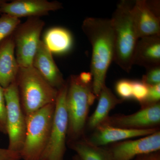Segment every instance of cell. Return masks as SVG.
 <instances>
[{
    "label": "cell",
    "mask_w": 160,
    "mask_h": 160,
    "mask_svg": "<svg viewBox=\"0 0 160 160\" xmlns=\"http://www.w3.org/2000/svg\"><path fill=\"white\" fill-rule=\"evenodd\" d=\"M82 29L92 47L90 72L92 92L98 98L106 86V74L114 59L113 28L110 19L91 17L84 20Z\"/></svg>",
    "instance_id": "cell-1"
},
{
    "label": "cell",
    "mask_w": 160,
    "mask_h": 160,
    "mask_svg": "<svg viewBox=\"0 0 160 160\" xmlns=\"http://www.w3.org/2000/svg\"><path fill=\"white\" fill-rule=\"evenodd\" d=\"M134 2L121 1L110 19L114 38L113 61L124 71H130L138 41L131 10Z\"/></svg>",
    "instance_id": "cell-2"
},
{
    "label": "cell",
    "mask_w": 160,
    "mask_h": 160,
    "mask_svg": "<svg viewBox=\"0 0 160 160\" xmlns=\"http://www.w3.org/2000/svg\"><path fill=\"white\" fill-rule=\"evenodd\" d=\"M16 82L26 116L55 103L58 90L50 86L33 66L19 67Z\"/></svg>",
    "instance_id": "cell-3"
},
{
    "label": "cell",
    "mask_w": 160,
    "mask_h": 160,
    "mask_svg": "<svg viewBox=\"0 0 160 160\" xmlns=\"http://www.w3.org/2000/svg\"><path fill=\"white\" fill-rule=\"evenodd\" d=\"M66 106L68 118L67 138L70 143L78 140L84 133L89 108L97 98L92 85H85L78 76L72 75L68 81Z\"/></svg>",
    "instance_id": "cell-4"
},
{
    "label": "cell",
    "mask_w": 160,
    "mask_h": 160,
    "mask_svg": "<svg viewBox=\"0 0 160 160\" xmlns=\"http://www.w3.org/2000/svg\"><path fill=\"white\" fill-rule=\"evenodd\" d=\"M55 103L44 106L26 116V137L20 152L24 160H40L49 142Z\"/></svg>",
    "instance_id": "cell-5"
},
{
    "label": "cell",
    "mask_w": 160,
    "mask_h": 160,
    "mask_svg": "<svg viewBox=\"0 0 160 160\" xmlns=\"http://www.w3.org/2000/svg\"><path fill=\"white\" fill-rule=\"evenodd\" d=\"M68 82L58 90L49 142L40 160H63L66 151L68 118L66 106Z\"/></svg>",
    "instance_id": "cell-6"
},
{
    "label": "cell",
    "mask_w": 160,
    "mask_h": 160,
    "mask_svg": "<svg viewBox=\"0 0 160 160\" xmlns=\"http://www.w3.org/2000/svg\"><path fill=\"white\" fill-rule=\"evenodd\" d=\"M45 22L40 17L28 18L12 32L16 58L19 67L32 66Z\"/></svg>",
    "instance_id": "cell-7"
},
{
    "label": "cell",
    "mask_w": 160,
    "mask_h": 160,
    "mask_svg": "<svg viewBox=\"0 0 160 160\" xmlns=\"http://www.w3.org/2000/svg\"><path fill=\"white\" fill-rule=\"evenodd\" d=\"M7 111V131L9 136L8 149L20 154L26 137V116L21 106L16 80L4 89Z\"/></svg>",
    "instance_id": "cell-8"
},
{
    "label": "cell",
    "mask_w": 160,
    "mask_h": 160,
    "mask_svg": "<svg viewBox=\"0 0 160 160\" xmlns=\"http://www.w3.org/2000/svg\"><path fill=\"white\" fill-rule=\"evenodd\" d=\"M131 13L139 39L146 37L160 36L159 2L137 0L134 2Z\"/></svg>",
    "instance_id": "cell-9"
},
{
    "label": "cell",
    "mask_w": 160,
    "mask_h": 160,
    "mask_svg": "<svg viewBox=\"0 0 160 160\" xmlns=\"http://www.w3.org/2000/svg\"><path fill=\"white\" fill-rule=\"evenodd\" d=\"M112 160H133L140 155L160 150V131L135 140L113 143L108 148Z\"/></svg>",
    "instance_id": "cell-10"
},
{
    "label": "cell",
    "mask_w": 160,
    "mask_h": 160,
    "mask_svg": "<svg viewBox=\"0 0 160 160\" xmlns=\"http://www.w3.org/2000/svg\"><path fill=\"white\" fill-rule=\"evenodd\" d=\"M160 102L142 108L133 114L109 116L103 124L123 129H145L158 128Z\"/></svg>",
    "instance_id": "cell-11"
},
{
    "label": "cell",
    "mask_w": 160,
    "mask_h": 160,
    "mask_svg": "<svg viewBox=\"0 0 160 160\" xmlns=\"http://www.w3.org/2000/svg\"><path fill=\"white\" fill-rule=\"evenodd\" d=\"M62 8L61 3L46 0H17L7 2L0 1V14H7L19 18L22 17H40L47 15L49 12Z\"/></svg>",
    "instance_id": "cell-12"
},
{
    "label": "cell",
    "mask_w": 160,
    "mask_h": 160,
    "mask_svg": "<svg viewBox=\"0 0 160 160\" xmlns=\"http://www.w3.org/2000/svg\"><path fill=\"white\" fill-rule=\"evenodd\" d=\"M159 130L158 128L145 129H123L102 124L93 130L90 137L85 139L93 146L103 147L111 143L146 136Z\"/></svg>",
    "instance_id": "cell-13"
},
{
    "label": "cell",
    "mask_w": 160,
    "mask_h": 160,
    "mask_svg": "<svg viewBox=\"0 0 160 160\" xmlns=\"http://www.w3.org/2000/svg\"><path fill=\"white\" fill-rule=\"evenodd\" d=\"M32 66L50 86L57 90L66 83L53 60L52 52L42 40L33 58Z\"/></svg>",
    "instance_id": "cell-14"
},
{
    "label": "cell",
    "mask_w": 160,
    "mask_h": 160,
    "mask_svg": "<svg viewBox=\"0 0 160 160\" xmlns=\"http://www.w3.org/2000/svg\"><path fill=\"white\" fill-rule=\"evenodd\" d=\"M19 68L11 34L0 42V86L3 89L15 81Z\"/></svg>",
    "instance_id": "cell-15"
},
{
    "label": "cell",
    "mask_w": 160,
    "mask_h": 160,
    "mask_svg": "<svg viewBox=\"0 0 160 160\" xmlns=\"http://www.w3.org/2000/svg\"><path fill=\"white\" fill-rule=\"evenodd\" d=\"M133 64L147 69L160 66V36L146 37L138 40Z\"/></svg>",
    "instance_id": "cell-16"
},
{
    "label": "cell",
    "mask_w": 160,
    "mask_h": 160,
    "mask_svg": "<svg viewBox=\"0 0 160 160\" xmlns=\"http://www.w3.org/2000/svg\"><path fill=\"white\" fill-rule=\"evenodd\" d=\"M98 98L97 106L86 123L88 128L92 130L104 124L109 118L110 112L124 101L117 98L106 85L101 90Z\"/></svg>",
    "instance_id": "cell-17"
},
{
    "label": "cell",
    "mask_w": 160,
    "mask_h": 160,
    "mask_svg": "<svg viewBox=\"0 0 160 160\" xmlns=\"http://www.w3.org/2000/svg\"><path fill=\"white\" fill-rule=\"evenodd\" d=\"M43 42L52 53L58 54H66L73 45L71 32L62 27H53L47 30Z\"/></svg>",
    "instance_id": "cell-18"
},
{
    "label": "cell",
    "mask_w": 160,
    "mask_h": 160,
    "mask_svg": "<svg viewBox=\"0 0 160 160\" xmlns=\"http://www.w3.org/2000/svg\"><path fill=\"white\" fill-rule=\"evenodd\" d=\"M70 145L82 160H112L108 148L93 146L85 138L72 142Z\"/></svg>",
    "instance_id": "cell-19"
},
{
    "label": "cell",
    "mask_w": 160,
    "mask_h": 160,
    "mask_svg": "<svg viewBox=\"0 0 160 160\" xmlns=\"http://www.w3.org/2000/svg\"><path fill=\"white\" fill-rule=\"evenodd\" d=\"M21 23L19 18L7 14H2L0 18V42L11 35Z\"/></svg>",
    "instance_id": "cell-20"
},
{
    "label": "cell",
    "mask_w": 160,
    "mask_h": 160,
    "mask_svg": "<svg viewBox=\"0 0 160 160\" xmlns=\"http://www.w3.org/2000/svg\"><path fill=\"white\" fill-rule=\"evenodd\" d=\"M132 99L142 105L148 96L149 86L142 80H133L132 81Z\"/></svg>",
    "instance_id": "cell-21"
},
{
    "label": "cell",
    "mask_w": 160,
    "mask_h": 160,
    "mask_svg": "<svg viewBox=\"0 0 160 160\" xmlns=\"http://www.w3.org/2000/svg\"><path fill=\"white\" fill-rule=\"evenodd\" d=\"M116 92L121 99L130 100L132 99V81L122 79L118 81L115 86Z\"/></svg>",
    "instance_id": "cell-22"
},
{
    "label": "cell",
    "mask_w": 160,
    "mask_h": 160,
    "mask_svg": "<svg viewBox=\"0 0 160 160\" xmlns=\"http://www.w3.org/2000/svg\"><path fill=\"white\" fill-rule=\"evenodd\" d=\"M0 132L7 134V111L4 89L0 86Z\"/></svg>",
    "instance_id": "cell-23"
},
{
    "label": "cell",
    "mask_w": 160,
    "mask_h": 160,
    "mask_svg": "<svg viewBox=\"0 0 160 160\" xmlns=\"http://www.w3.org/2000/svg\"><path fill=\"white\" fill-rule=\"evenodd\" d=\"M142 81L148 86H154L160 84V66L147 69Z\"/></svg>",
    "instance_id": "cell-24"
},
{
    "label": "cell",
    "mask_w": 160,
    "mask_h": 160,
    "mask_svg": "<svg viewBox=\"0 0 160 160\" xmlns=\"http://www.w3.org/2000/svg\"><path fill=\"white\" fill-rule=\"evenodd\" d=\"M149 86V92H148V96L147 98L141 105V108H144L159 102L160 100V84L154 86Z\"/></svg>",
    "instance_id": "cell-25"
},
{
    "label": "cell",
    "mask_w": 160,
    "mask_h": 160,
    "mask_svg": "<svg viewBox=\"0 0 160 160\" xmlns=\"http://www.w3.org/2000/svg\"><path fill=\"white\" fill-rule=\"evenodd\" d=\"M22 158L19 153L9 149L0 148V160H20Z\"/></svg>",
    "instance_id": "cell-26"
},
{
    "label": "cell",
    "mask_w": 160,
    "mask_h": 160,
    "mask_svg": "<svg viewBox=\"0 0 160 160\" xmlns=\"http://www.w3.org/2000/svg\"><path fill=\"white\" fill-rule=\"evenodd\" d=\"M133 160H160V151L140 155Z\"/></svg>",
    "instance_id": "cell-27"
},
{
    "label": "cell",
    "mask_w": 160,
    "mask_h": 160,
    "mask_svg": "<svg viewBox=\"0 0 160 160\" xmlns=\"http://www.w3.org/2000/svg\"><path fill=\"white\" fill-rule=\"evenodd\" d=\"M79 80L84 85H92V75L91 72H83L78 76Z\"/></svg>",
    "instance_id": "cell-28"
},
{
    "label": "cell",
    "mask_w": 160,
    "mask_h": 160,
    "mask_svg": "<svg viewBox=\"0 0 160 160\" xmlns=\"http://www.w3.org/2000/svg\"><path fill=\"white\" fill-rule=\"evenodd\" d=\"M72 160H82L77 155H75L72 158Z\"/></svg>",
    "instance_id": "cell-29"
}]
</instances>
